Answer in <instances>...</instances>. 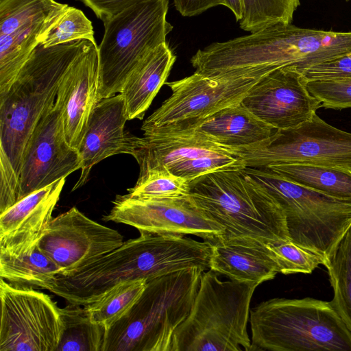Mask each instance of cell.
<instances>
[{"mask_svg": "<svg viewBox=\"0 0 351 351\" xmlns=\"http://www.w3.org/2000/svg\"><path fill=\"white\" fill-rule=\"evenodd\" d=\"M89 41L48 47L40 43L9 90L0 95V213L19 201L20 171L32 134L54 105L64 74Z\"/></svg>", "mask_w": 351, "mask_h": 351, "instance_id": "1", "label": "cell"}, {"mask_svg": "<svg viewBox=\"0 0 351 351\" xmlns=\"http://www.w3.org/2000/svg\"><path fill=\"white\" fill-rule=\"evenodd\" d=\"M130 155L139 165V176L166 169L190 182L215 171L244 168L229 148L197 131L141 138L132 135Z\"/></svg>", "mask_w": 351, "mask_h": 351, "instance_id": "13", "label": "cell"}, {"mask_svg": "<svg viewBox=\"0 0 351 351\" xmlns=\"http://www.w3.org/2000/svg\"><path fill=\"white\" fill-rule=\"evenodd\" d=\"M189 196L208 217L223 227L217 242L272 245L290 241L280 205L241 169L220 170L191 181Z\"/></svg>", "mask_w": 351, "mask_h": 351, "instance_id": "4", "label": "cell"}, {"mask_svg": "<svg viewBox=\"0 0 351 351\" xmlns=\"http://www.w3.org/2000/svg\"><path fill=\"white\" fill-rule=\"evenodd\" d=\"M251 351H351V332L330 302L273 298L250 308Z\"/></svg>", "mask_w": 351, "mask_h": 351, "instance_id": "6", "label": "cell"}, {"mask_svg": "<svg viewBox=\"0 0 351 351\" xmlns=\"http://www.w3.org/2000/svg\"><path fill=\"white\" fill-rule=\"evenodd\" d=\"M97 18L104 21L125 9L145 0H80Z\"/></svg>", "mask_w": 351, "mask_h": 351, "instance_id": "36", "label": "cell"}, {"mask_svg": "<svg viewBox=\"0 0 351 351\" xmlns=\"http://www.w3.org/2000/svg\"><path fill=\"white\" fill-rule=\"evenodd\" d=\"M268 167L302 186L351 201V170L306 163L280 164Z\"/></svg>", "mask_w": 351, "mask_h": 351, "instance_id": "25", "label": "cell"}, {"mask_svg": "<svg viewBox=\"0 0 351 351\" xmlns=\"http://www.w3.org/2000/svg\"><path fill=\"white\" fill-rule=\"evenodd\" d=\"M147 283L145 279L120 282L95 302L83 306L90 320L102 326L107 331L132 308Z\"/></svg>", "mask_w": 351, "mask_h": 351, "instance_id": "28", "label": "cell"}, {"mask_svg": "<svg viewBox=\"0 0 351 351\" xmlns=\"http://www.w3.org/2000/svg\"><path fill=\"white\" fill-rule=\"evenodd\" d=\"M209 269L232 280L258 285L280 273L269 245L243 241L213 243Z\"/></svg>", "mask_w": 351, "mask_h": 351, "instance_id": "22", "label": "cell"}, {"mask_svg": "<svg viewBox=\"0 0 351 351\" xmlns=\"http://www.w3.org/2000/svg\"><path fill=\"white\" fill-rule=\"evenodd\" d=\"M121 93L101 99L93 110L79 149L81 173L72 191L86 184L94 165L119 154H130L132 134L124 130L128 121Z\"/></svg>", "mask_w": 351, "mask_h": 351, "instance_id": "21", "label": "cell"}, {"mask_svg": "<svg viewBox=\"0 0 351 351\" xmlns=\"http://www.w3.org/2000/svg\"><path fill=\"white\" fill-rule=\"evenodd\" d=\"M276 130L240 102L215 112L193 131L220 145L233 149L262 142Z\"/></svg>", "mask_w": 351, "mask_h": 351, "instance_id": "24", "label": "cell"}, {"mask_svg": "<svg viewBox=\"0 0 351 351\" xmlns=\"http://www.w3.org/2000/svg\"><path fill=\"white\" fill-rule=\"evenodd\" d=\"M65 181L63 178L36 190L0 213V255L17 256L38 245Z\"/></svg>", "mask_w": 351, "mask_h": 351, "instance_id": "20", "label": "cell"}, {"mask_svg": "<svg viewBox=\"0 0 351 351\" xmlns=\"http://www.w3.org/2000/svg\"><path fill=\"white\" fill-rule=\"evenodd\" d=\"M134 197L174 199L189 195L190 181L166 169H156L139 176L136 184L128 189Z\"/></svg>", "mask_w": 351, "mask_h": 351, "instance_id": "31", "label": "cell"}, {"mask_svg": "<svg viewBox=\"0 0 351 351\" xmlns=\"http://www.w3.org/2000/svg\"><path fill=\"white\" fill-rule=\"evenodd\" d=\"M98 87V46L90 40L64 74L55 101L62 116L66 141L78 150L90 116L99 101Z\"/></svg>", "mask_w": 351, "mask_h": 351, "instance_id": "19", "label": "cell"}, {"mask_svg": "<svg viewBox=\"0 0 351 351\" xmlns=\"http://www.w3.org/2000/svg\"><path fill=\"white\" fill-rule=\"evenodd\" d=\"M258 66L213 75L194 72L183 79L165 83L171 95L141 126L144 136L190 132L219 110L240 103L265 75L277 69Z\"/></svg>", "mask_w": 351, "mask_h": 351, "instance_id": "8", "label": "cell"}, {"mask_svg": "<svg viewBox=\"0 0 351 351\" xmlns=\"http://www.w3.org/2000/svg\"><path fill=\"white\" fill-rule=\"evenodd\" d=\"M351 53V32L278 24L199 49L191 58L195 71L213 75L258 66H292L299 72Z\"/></svg>", "mask_w": 351, "mask_h": 351, "instance_id": "3", "label": "cell"}, {"mask_svg": "<svg viewBox=\"0 0 351 351\" xmlns=\"http://www.w3.org/2000/svg\"><path fill=\"white\" fill-rule=\"evenodd\" d=\"M230 149L244 167L306 163L351 170V133L332 126L316 113L298 127L276 130L257 144Z\"/></svg>", "mask_w": 351, "mask_h": 351, "instance_id": "11", "label": "cell"}, {"mask_svg": "<svg viewBox=\"0 0 351 351\" xmlns=\"http://www.w3.org/2000/svg\"><path fill=\"white\" fill-rule=\"evenodd\" d=\"M81 167L80 152L67 142L60 110L54 104L38 122L25 148L19 200Z\"/></svg>", "mask_w": 351, "mask_h": 351, "instance_id": "17", "label": "cell"}, {"mask_svg": "<svg viewBox=\"0 0 351 351\" xmlns=\"http://www.w3.org/2000/svg\"><path fill=\"white\" fill-rule=\"evenodd\" d=\"M176 59L166 42L149 52L135 66L120 93L124 99L128 120L143 119L165 84Z\"/></svg>", "mask_w": 351, "mask_h": 351, "instance_id": "23", "label": "cell"}, {"mask_svg": "<svg viewBox=\"0 0 351 351\" xmlns=\"http://www.w3.org/2000/svg\"><path fill=\"white\" fill-rule=\"evenodd\" d=\"M60 271L38 245L17 256L0 255V276L14 285L48 290Z\"/></svg>", "mask_w": 351, "mask_h": 351, "instance_id": "26", "label": "cell"}, {"mask_svg": "<svg viewBox=\"0 0 351 351\" xmlns=\"http://www.w3.org/2000/svg\"><path fill=\"white\" fill-rule=\"evenodd\" d=\"M60 313L64 329L56 351H102L106 330L90 320L84 306L69 303Z\"/></svg>", "mask_w": 351, "mask_h": 351, "instance_id": "27", "label": "cell"}, {"mask_svg": "<svg viewBox=\"0 0 351 351\" xmlns=\"http://www.w3.org/2000/svg\"><path fill=\"white\" fill-rule=\"evenodd\" d=\"M241 169L280 205L293 243L326 258L351 226V201L302 186L269 167Z\"/></svg>", "mask_w": 351, "mask_h": 351, "instance_id": "9", "label": "cell"}, {"mask_svg": "<svg viewBox=\"0 0 351 351\" xmlns=\"http://www.w3.org/2000/svg\"><path fill=\"white\" fill-rule=\"evenodd\" d=\"M105 221L123 223L139 232L156 234L195 235L204 241H219L224 228L208 217L189 196L174 199H146L116 196Z\"/></svg>", "mask_w": 351, "mask_h": 351, "instance_id": "15", "label": "cell"}, {"mask_svg": "<svg viewBox=\"0 0 351 351\" xmlns=\"http://www.w3.org/2000/svg\"><path fill=\"white\" fill-rule=\"evenodd\" d=\"M269 247L278 263L280 273L285 275L311 274L325 261V258L319 254L291 241L269 245Z\"/></svg>", "mask_w": 351, "mask_h": 351, "instance_id": "33", "label": "cell"}, {"mask_svg": "<svg viewBox=\"0 0 351 351\" xmlns=\"http://www.w3.org/2000/svg\"><path fill=\"white\" fill-rule=\"evenodd\" d=\"M258 285L222 281L204 271L190 313L175 332L173 351H251L247 325Z\"/></svg>", "mask_w": 351, "mask_h": 351, "instance_id": "7", "label": "cell"}, {"mask_svg": "<svg viewBox=\"0 0 351 351\" xmlns=\"http://www.w3.org/2000/svg\"><path fill=\"white\" fill-rule=\"evenodd\" d=\"M204 271L193 267L148 281L129 312L106 332L102 351H173Z\"/></svg>", "mask_w": 351, "mask_h": 351, "instance_id": "5", "label": "cell"}, {"mask_svg": "<svg viewBox=\"0 0 351 351\" xmlns=\"http://www.w3.org/2000/svg\"><path fill=\"white\" fill-rule=\"evenodd\" d=\"M176 10L183 16H197L215 6L225 5L224 0H173Z\"/></svg>", "mask_w": 351, "mask_h": 351, "instance_id": "37", "label": "cell"}, {"mask_svg": "<svg viewBox=\"0 0 351 351\" xmlns=\"http://www.w3.org/2000/svg\"><path fill=\"white\" fill-rule=\"evenodd\" d=\"M300 73L306 82L351 78V53L322 62Z\"/></svg>", "mask_w": 351, "mask_h": 351, "instance_id": "35", "label": "cell"}, {"mask_svg": "<svg viewBox=\"0 0 351 351\" xmlns=\"http://www.w3.org/2000/svg\"><path fill=\"white\" fill-rule=\"evenodd\" d=\"M68 6L56 0H0V95Z\"/></svg>", "mask_w": 351, "mask_h": 351, "instance_id": "14", "label": "cell"}, {"mask_svg": "<svg viewBox=\"0 0 351 351\" xmlns=\"http://www.w3.org/2000/svg\"><path fill=\"white\" fill-rule=\"evenodd\" d=\"M300 0H242L241 29L250 33L278 24L291 23Z\"/></svg>", "mask_w": 351, "mask_h": 351, "instance_id": "30", "label": "cell"}, {"mask_svg": "<svg viewBox=\"0 0 351 351\" xmlns=\"http://www.w3.org/2000/svg\"><path fill=\"white\" fill-rule=\"evenodd\" d=\"M307 88L326 108H351V78L307 82Z\"/></svg>", "mask_w": 351, "mask_h": 351, "instance_id": "34", "label": "cell"}, {"mask_svg": "<svg viewBox=\"0 0 351 351\" xmlns=\"http://www.w3.org/2000/svg\"><path fill=\"white\" fill-rule=\"evenodd\" d=\"M306 83L294 67H279L254 84L241 102L275 130L295 128L322 106L308 91Z\"/></svg>", "mask_w": 351, "mask_h": 351, "instance_id": "18", "label": "cell"}, {"mask_svg": "<svg viewBox=\"0 0 351 351\" xmlns=\"http://www.w3.org/2000/svg\"><path fill=\"white\" fill-rule=\"evenodd\" d=\"M0 351H56L64 324L51 298L0 279Z\"/></svg>", "mask_w": 351, "mask_h": 351, "instance_id": "12", "label": "cell"}, {"mask_svg": "<svg viewBox=\"0 0 351 351\" xmlns=\"http://www.w3.org/2000/svg\"><path fill=\"white\" fill-rule=\"evenodd\" d=\"M168 0H145L104 22L98 47L99 101L120 93L129 75L152 50L166 43L173 25Z\"/></svg>", "mask_w": 351, "mask_h": 351, "instance_id": "10", "label": "cell"}, {"mask_svg": "<svg viewBox=\"0 0 351 351\" xmlns=\"http://www.w3.org/2000/svg\"><path fill=\"white\" fill-rule=\"evenodd\" d=\"M225 5L234 14L236 21L239 22L242 19V0H224Z\"/></svg>", "mask_w": 351, "mask_h": 351, "instance_id": "38", "label": "cell"}, {"mask_svg": "<svg viewBox=\"0 0 351 351\" xmlns=\"http://www.w3.org/2000/svg\"><path fill=\"white\" fill-rule=\"evenodd\" d=\"M80 39L95 41L92 22L81 10L69 5L40 43L48 47Z\"/></svg>", "mask_w": 351, "mask_h": 351, "instance_id": "32", "label": "cell"}, {"mask_svg": "<svg viewBox=\"0 0 351 351\" xmlns=\"http://www.w3.org/2000/svg\"><path fill=\"white\" fill-rule=\"evenodd\" d=\"M213 244L177 234L140 232L99 259L68 276L58 275L50 292L69 303L85 306L112 287L154 278L193 267L210 268Z\"/></svg>", "mask_w": 351, "mask_h": 351, "instance_id": "2", "label": "cell"}, {"mask_svg": "<svg viewBox=\"0 0 351 351\" xmlns=\"http://www.w3.org/2000/svg\"><path fill=\"white\" fill-rule=\"evenodd\" d=\"M117 230L88 218L76 207L53 217L39 248L68 276L123 243Z\"/></svg>", "mask_w": 351, "mask_h": 351, "instance_id": "16", "label": "cell"}, {"mask_svg": "<svg viewBox=\"0 0 351 351\" xmlns=\"http://www.w3.org/2000/svg\"><path fill=\"white\" fill-rule=\"evenodd\" d=\"M323 265L333 290L331 302L351 332V226Z\"/></svg>", "mask_w": 351, "mask_h": 351, "instance_id": "29", "label": "cell"}]
</instances>
